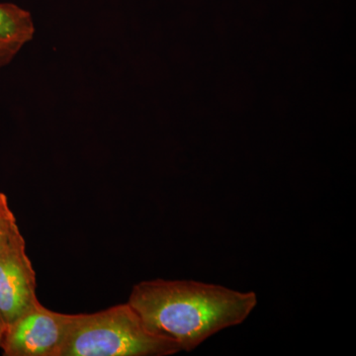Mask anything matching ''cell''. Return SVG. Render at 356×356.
Here are the masks:
<instances>
[{
  "instance_id": "cell-6",
  "label": "cell",
  "mask_w": 356,
  "mask_h": 356,
  "mask_svg": "<svg viewBox=\"0 0 356 356\" xmlns=\"http://www.w3.org/2000/svg\"><path fill=\"white\" fill-rule=\"evenodd\" d=\"M17 227V221L9 206L8 198L6 194L0 192V250L8 242L14 229Z\"/></svg>"
},
{
  "instance_id": "cell-4",
  "label": "cell",
  "mask_w": 356,
  "mask_h": 356,
  "mask_svg": "<svg viewBox=\"0 0 356 356\" xmlns=\"http://www.w3.org/2000/svg\"><path fill=\"white\" fill-rule=\"evenodd\" d=\"M36 273L19 227L0 250V316L6 327L39 303Z\"/></svg>"
},
{
  "instance_id": "cell-3",
  "label": "cell",
  "mask_w": 356,
  "mask_h": 356,
  "mask_svg": "<svg viewBox=\"0 0 356 356\" xmlns=\"http://www.w3.org/2000/svg\"><path fill=\"white\" fill-rule=\"evenodd\" d=\"M76 314L49 310L41 303L7 325L0 348L4 356H60Z\"/></svg>"
},
{
  "instance_id": "cell-7",
  "label": "cell",
  "mask_w": 356,
  "mask_h": 356,
  "mask_svg": "<svg viewBox=\"0 0 356 356\" xmlns=\"http://www.w3.org/2000/svg\"><path fill=\"white\" fill-rule=\"evenodd\" d=\"M6 323L2 320L1 316H0V344L2 343V339H3L4 334H6Z\"/></svg>"
},
{
  "instance_id": "cell-5",
  "label": "cell",
  "mask_w": 356,
  "mask_h": 356,
  "mask_svg": "<svg viewBox=\"0 0 356 356\" xmlns=\"http://www.w3.org/2000/svg\"><path fill=\"white\" fill-rule=\"evenodd\" d=\"M32 14L13 3H0V67H6L35 36Z\"/></svg>"
},
{
  "instance_id": "cell-2",
  "label": "cell",
  "mask_w": 356,
  "mask_h": 356,
  "mask_svg": "<svg viewBox=\"0 0 356 356\" xmlns=\"http://www.w3.org/2000/svg\"><path fill=\"white\" fill-rule=\"evenodd\" d=\"M175 341L149 331L129 303L76 314L60 356H168L180 353Z\"/></svg>"
},
{
  "instance_id": "cell-1",
  "label": "cell",
  "mask_w": 356,
  "mask_h": 356,
  "mask_svg": "<svg viewBox=\"0 0 356 356\" xmlns=\"http://www.w3.org/2000/svg\"><path fill=\"white\" fill-rule=\"evenodd\" d=\"M128 303L149 331L191 353L217 332L243 324L257 295L199 281L154 280L136 284Z\"/></svg>"
}]
</instances>
